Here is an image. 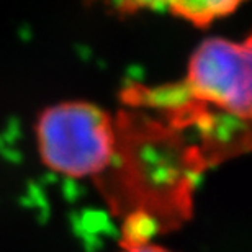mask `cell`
Masks as SVG:
<instances>
[{
	"label": "cell",
	"mask_w": 252,
	"mask_h": 252,
	"mask_svg": "<svg viewBox=\"0 0 252 252\" xmlns=\"http://www.w3.org/2000/svg\"><path fill=\"white\" fill-rule=\"evenodd\" d=\"M36 143L43 164L72 179L102 174L117 153V133L110 115L82 100L44 110L36 122Z\"/></svg>",
	"instance_id": "6da1fadb"
},
{
	"label": "cell",
	"mask_w": 252,
	"mask_h": 252,
	"mask_svg": "<svg viewBox=\"0 0 252 252\" xmlns=\"http://www.w3.org/2000/svg\"><path fill=\"white\" fill-rule=\"evenodd\" d=\"M118 13H136L143 10L165 8V0H98Z\"/></svg>",
	"instance_id": "277c9868"
},
{
	"label": "cell",
	"mask_w": 252,
	"mask_h": 252,
	"mask_svg": "<svg viewBox=\"0 0 252 252\" xmlns=\"http://www.w3.org/2000/svg\"><path fill=\"white\" fill-rule=\"evenodd\" d=\"M251 39L208 38L189 61L177 90L185 100L213 105L244 125L251 120Z\"/></svg>",
	"instance_id": "7a4b0ae2"
},
{
	"label": "cell",
	"mask_w": 252,
	"mask_h": 252,
	"mask_svg": "<svg viewBox=\"0 0 252 252\" xmlns=\"http://www.w3.org/2000/svg\"><path fill=\"white\" fill-rule=\"evenodd\" d=\"M244 0H165V8L175 17L206 27L215 20L228 17Z\"/></svg>",
	"instance_id": "3957f363"
},
{
	"label": "cell",
	"mask_w": 252,
	"mask_h": 252,
	"mask_svg": "<svg viewBox=\"0 0 252 252\" xmlns=\"http://www.w3.org/2000/svg\"><path fill=\"white\" fill-rule=\"evenodd\" d=\"M122 252H174L164 246L159 244H151V243H143V244H134L129 246V248L123 249Z\"/></svg>",
	"instance_id": "5b68a950"
}]
</instances>
